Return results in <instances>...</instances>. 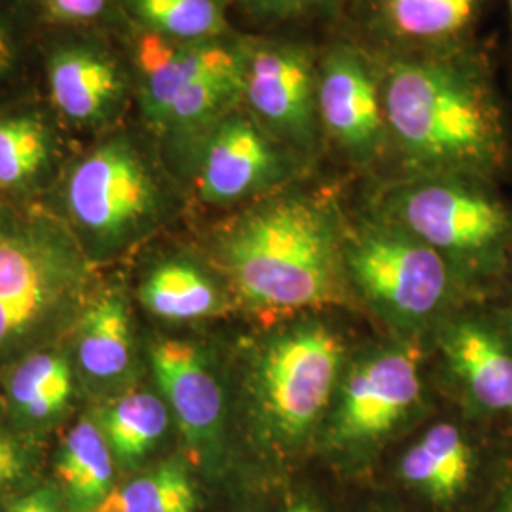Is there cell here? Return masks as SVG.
I'll list each match as a JSON object with an SVG mask.
<instances>
[{"label": "cell", "instance_id": "6da1fadb", "mask_svg": "<svg viewBox=\"0 0 512 512\" xmlns=\"http://www.w3.org/2000/svg\"><path fill=\"white\" fill-rule=\"evenodd\" d=\"M378 63L389 152L410 177L459 173L492 181L511 167L507 105L480 40Z\"/></svg>", "mask_w": 512, "mask_h": 512}, {"label": "cell", "instance_id": "7a4b0ae2", "mask_svg": "<svg viewBox=\"0 0 512 512\" xmlns=\"http://www.w3.org/2000/svg\"><path fill=\"white\" fill-rule=\"evenodd\" d=\"M344 238L329 198L279 190L230 220L215 249L243 304L294 313L342 302Z\"/></svg>", "mask_w": 512, "mask_h": 512}, {"label": "cell", "instance_id": "3957f363", "mask_svg": "<svg viewBox=\"0 0 512 512\" xmlns=\"http://www.w3.org/2000/svg\"><path fill=\"white\" fill-rule=\"evenodd\" d=\"M97 293V264L54 209L0 200V378L59 344Z\"/></svg>", "mask_w": 512, "mask_h": 512}, {"label": "cell", "instance_id": "277c9868", "mask_svg": "<svg viewBox=\"0 0 512 512\" xmlns=\"http://www.w3.org/2000/svg\"><path fill=\"white\" fill-rule=\"evenodd\" d=\"M57 213L99 264L162 222L167 194L141 143L128 131H114L67 169Z\"/></svg>", "mask_w": 512, "mask_h": 512}, {"label": "cell", "instance_id": "5b68a950", "mask_svg": "<svg viewBox=\"0 0 512 512\" xmlns=\"http://www.w3.org/2000/svg\"><path fill=\"white\" fill-rule=\"evenodd\" d=\"M344 344L321 323H302L270 338L249 378L251 418L262 440L291 450L308 439L327 412Z\"/></svg>", "mask_w": 512, "mask_h": 512}, {"label": "cell", "instance_id": "8992f818", "mask_svg": "<svg viewBox=\"0 0 512 512\" xmlns=\"http://www.w3.org/2000/svg\"><path fill=\"white\" fill-rule=\"evenodd\" d=\"M380 213L442 256L490 255L512 239L511 207L475 175H412L385 194Z\"/></svg>", "mask_w": 512, "mask_h": 512}, {"label": "cell", "instance_id": "52a82bcc", "mask_svg": "<svg viewBox=\"0 0 512 512\" xmlns=\"http://www.w3.org/2000/svg\"><path fill=\"white\" fill-rule=\"evenodd\" d=\"M344 266L359 291L397 321L431 317L448 293L444 256L380 211L346 234Z\"/></svg>", "mask_w": 512, "mask_h": 512}, {"label": "cell", "instance_id": "ba28073f", "mask_svg": "<svg viewBox=\"0 0 512 512\" xmlns=\"http://www.w3.org/2000/svg\"><path fill=\"white\" fill-rule=\"evenodd\" d=\"M317 52L285 33L249 35L241 105L277 141L311 158L323 135L317 114Z\"/></svg>", "mask_w": 512, "mask_h": 512}, {"label": "cell", "instance_id": "9c48e42d", "mask_svg": "<svg viewBox=\"0 0 512 512\" xmlns=\"http://www.w3.org/2000/svg\"><path fill=\"white\" fill-rule=\"evenodd\" d=\"M494 0H344L330 33L351 38L376 59L446 54L478 42Z\"/></svg>", "mask_w": 512, "mask_h": 512}, {"label": "cell", "instance_id": "30bf717a", "mask_svg": "<svg viewBox=\"0 0 512 512\" xmlns=\"http://www.w3.org/2000/svg\"><path fill=\"white\" fill-rule=\"evenodd\" d=\"M317 114L323 141L351 164H378L389 152L380 63L340 33L317 52Z\"/></svg>", "mask_w": 512, "mask_h": 512}, {"label": "cell", "instance_id": "8fae6325", "mask_svg": "<svg viewBox=\"0 0 512 512\" xmlns=\"http://www.w3.org/2000/svg\"><path fill=\"white\" fill-rule=\"evenodd\" d=\"M304 164L238 105L203 137L190 167L203 202L224 207L283 190Z\"/></svg>", "mask_w": 512, "mask_h": 512}, {"label": "cell", "instance_id": "7c38bea8", "mask_svg": "<svg viewBox=\"0 0 512 512\" xmlns=\"http://www.w3.org/2000/svg\"><path fill=\"white\" fill-rule=\"evenodd\" d=\"M420 391L414 353L391 349L368 357L344 378L330 442L353 448L384 439L410 414Z\"/></svg>", "mask_w": 512, "mask_h": 512}, {"label": "cell", "instance_id": "4fadbf2b", "mask_svg": "<svg viewBox=\"0 0 512 512\" xmlns=\"http://www.w3.org/2000/svg\"><path fill=\"white\" fill-rule=\"evenodd\" d=\"M55 112L74 128L109 129L135 97L133 71L92 40L59 42L46 61Z\"/></svg>", "mask_w": 512, "mask_h": 512}, {"label": "cell", "instance_id": "5bb4252c", "mask_svg": "<svg viewBox=\"0 0 512 512\" xmlns=\"http://www.w3.org/2000/svg\"><path fill=\"white\" fill-rule=\"evenodd\" d=\"M150 366L188 448L203 461H215L224 437V395L203 349L165 338L150 349Z\"/></svg>", "mask_w": 512, "mask_h": 512}, {"label": "cell", "instance_id": "9a60e30c", "mask_svg": "<svg viewBox=\"0 0 512 512\" xmlns=\"http://www.w3.org/2000/svg\"><path fill=\"white\" fill-rule=\"evenodd\" d=\"M73 332L80 382L107 401L128 391L135 349L131 311L122 289H97Z\"/></svg>", "mask_w": 512, "mask_h": 512}, {"label": "cell", "instance_id": "2e32d148", "mask_svg": "<svg viewBox=\"0 0 512 512\" xmlns=\"http://www.w3.org/2000/svg\"><path fill=\"white\" fill-rule=\"evenodd\" d=\"M76 368L59 344L23 357L4 376V401L21 431H46L63 420L74 401Z\"/></svg>", "mask_w": 512, "mask_h": 512}, {"label": "cell", "instance_id": "e0dca14e", "mask_svg": "<svg viewBox=\"0 0 512 512\" xmlns=\"http://www.w3.org/2000/svg\"><path fill=\"white\" fill-rule=\"evenodd\" d=\"M450 370L486 410L512 416V349L478 323L452 325L442 336Z\"/></svg>", "mask_w": 512, "mask_h": 512}, {"label": "cell", "instance_id": "ac0fdd59", "mask_svg": "<svg viewBox=\"0 0 512 512\" xmlns=\"http://www.w3.org/2000/svg\"><path fill=\"white\" fill-rule=\"evenodd\" d=\"M57 156L59 137L44 110L0 114V194L33 192L52 175Z\"/></svg>", "mask_w": 512, "mask_h": 512}, {"label": "cell", "instance_id": "d6986e66", "mask_svg": "<svg viewBox=\"0 0 512 512\" xmlns=\"http://www.w3.org/2000/svg\"><path fill=\"white\" fill-rule=\"evenodd\" d=\"M114 456L95 418L67 431L55 458L57 490L69 512H95L114 492Z\"/></svg>", "mask_w": 512, "mask_h": 512}, {"label": "cell", "instance_id": "ffe728a7", "mask_svg": "<svg viewBox=\"0 0 512 512\" xmlns=\"http://www.w3.org/2000/svg\"><path fill=\"white\" fill-rule=\"evenodd\" d=\"M473 452L456 425H433L401 461V476L408 486L433 503H450L467 488Z\"/></svg>", "mask_w": 512, "mask_h": 512}, {"label": "cell", "instance_id": "44dd1931", "mask_svg": "<svg viewBox=\"0 0 512 512\" xmlns=\"http://www.w3.org/2000/svg\"><path fill=\"white\" fill-rule=\"evenodd\" d=\"M114 461L133 467L162 442L171 423L164 399L145 389H128L109 399L95 414Z\"/></svg>", "mask_w": 512, "mask_h": 512}, {"label": "cell", "instance_id": "7402d4cb", "mask_svg": "<svg viewBox=\"0 0 512 512\" xmlns=\"http://www.w3.org/2000/svg\"><path fill=\"white\" fill-rule=\"evenodd\" d=\"M143 306L169 323H190L215 315L222 294L198 264L184 258H165L154 264L139 287Z\"/></svg>", "mask_w": 512, "mask_h": 512}, {"label": "cell", "instance_id": "603a6c76", "mask_svg": "<svg viewBox=\"0 0 512 512\" xmlns=\"http://www.w3.org/2000/svg\"><path fill=\"white\" fill-rule=\"evenodd\" d=\"M139 31L200 42L234 33L228 23L230 0H122Z\"/></svg>", "mask_w": 512, "mask_h": 512}, {"label": "cell", "instance_id": "cb8c5ba5", "mask_svg": "<svg viewBox=\"0 0 512 512\" xmlns=\"http://www.w3.org/2000/svg\"><path fill=\"white\" fill-rule=\"evenodd\" d=\"M196 486L183 463L167 461L114 490L95 512H196Z\"/></svg>", "mask_w": 512, "mask_h": 512}, {"label": "cell", "instance_id": "d4e9b609", "mask_svg": "<svg viewBox=\"0 0 512 512\" xmlns=\"http://www.w3.org/2000/svg\"><path fill=\"white\" fill-rule=\"evenodd\" d=\"M344 0H234L239 12L264 33H279L294 25H325L334 29Z\"/></svg>", "mask_w": 512, "mask_h": 512}, {"label": "cell", "instance_id": "484cf974", "mask_svg": "<svg viewBox=\"0 0 512 512\" xmlns=\"http://www.w3.org/2000/svg\"><path fill=\"white\" fill-rule=\"evenodd\" d=\"M29 450L18 435L0 425V492L27 475Z\"/></svg>", "mask_w": 512, "mask_h": 512}, {"label": "cell", "instance_id": "4316f807", "mask_svg": "<svg viewBox=\"0 0 512 512\" xmlns=\"http://www.w3.org/2000/svg\"><path fill=\"white\" fill-rule=\"evenodd\" d=\"M50 14L67 23H88L103 18L112 0H44Z\"/></svg>", "mask_w": 512, "mask_h": 512}, {"label": "cell", "instance_id": "83f0119b", "mask_svg": "<svg viewBox=\"0 0 512 512\" xmlns=\"http://www.w3.org/2000/svg\"><path fill=\"white\" fill-rule=\"evenodd\" d=\"M2 512H69L55 486H42L29 494L19 495Z\"/></svg>", "mask_w": 512, "mask_h": 512}, {"label": "cell", "instance_id": "f1b7e54d", "mask_svg": "<svg viewBox=\"0 0 512 512\" xmlns=\"http://www.w3.org/2000/svg\"><path fill=\"white\" fill-rule=\"evenodd\" d=\"M19 63V40L12 27L0 19V84L12 76Z\"/></svg>", "mask_w": 512, "mask_h": 512}, {"label": "cell", "instance_id": "f546056e", "mask_svg": "<svg viewBox=\"0 0 512 512\" xmlns=\"http://www.w3.org/2000/svg\"><path fill=\"white\" fill-rule=\"evenodd\" d=\"M285 512H317L313 507H311L310 503H298V505H294L291 509H287Z\"/></svg>", "mask_w": 512, "mask_h": 512}, {"label": "cell", "instance_id": "4dcf8cb0", "mask_svg": "<svg viewBox=\"0 0 512 512\" xmlns=\"http://www.w3.org/2000/svg\"><path fill=\"white\" fill-rule=\"evenodd\" d=\"M507 18H509V38H511V57H512V0H507Z\"/></svg>", "mask_w": 512, "mask_h": 512}, {"label": "cell", "instance_id": "1f68e13d", "mask_svg": "<svg viewBox=\"0 0 512 512\" xmlns=\"http://www.w3.org/2000/svg\"><path fill=\"white\" fill-rule=\"evenodd\" d=\"M507 512H512V501H511V505H509V509H507Z\"/></svg>", "mask_w": 512, "mask_h": 512}]
</instances>
